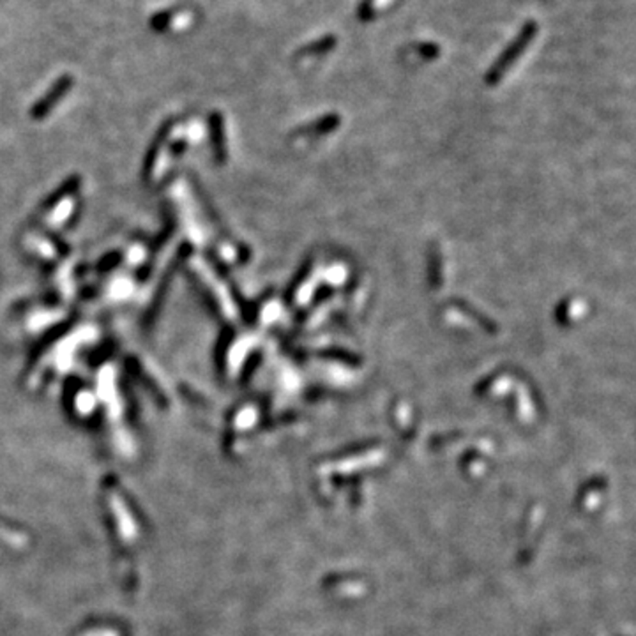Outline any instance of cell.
I'll return each mask as SVG.
<instances>
[{"mask_svg": "<svg viewBox=\"0 0 636 636\" xmlns=\"http://www.w3.org/2000/svg\"><path fill=\"white\" fill-rule=\"evenodd\" d=\"M394 0H364V4L359 9V16L364 21H371L373 18L380 16V13H384L385 7H389Z\"/></svg>", "mask_w": 636, "mask_h": 636, "instance_id": "obj_1", "label": "cell"}]
</instances>
